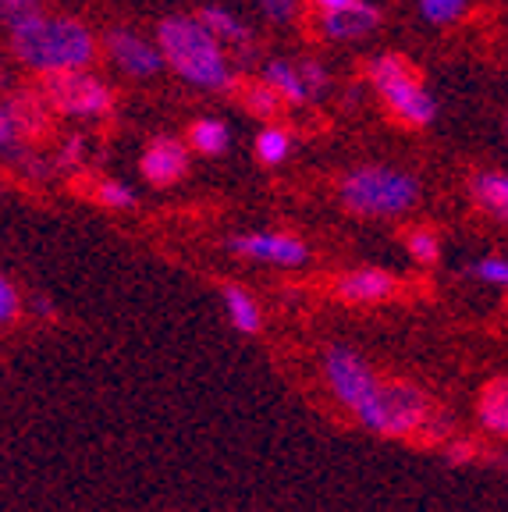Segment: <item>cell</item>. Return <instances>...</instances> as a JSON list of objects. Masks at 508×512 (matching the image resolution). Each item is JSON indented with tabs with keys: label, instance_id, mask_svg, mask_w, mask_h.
<instances>
[{
	"label": "cell",
	"instance_id": "obj_23",
	"mask_svg": "<svg viewBox=\"0 0 508 512\" xmlns=\"http://www.w3.org/2000/svg\"><path fill=\"white\" fill-rule=\"evenodd\" d=\"M405 246H409V256L420 260V264H434L437 253H441V242H437V235L430 232V228H416V232H409Z\"/></svg>",
	"mask_w": 508,
	"mask_h": 512
},
{
	"label": "cell",
	"instance_id": "obj_27",
	"mask_svg": "<svg viewBox=\"0 0 508 512\" xmlns=\"http://www.w3.org/2000/svg\"><path fill=\"white\" fill-rule=\"evenodd\" d=\"M82 160H86V136H68L57 150V168H82Z\"/></svg>",
	"mask_w": 508,
	"mask_h": 512
},
{
	"label": "cell",
	"instance_id": "obj_8",
	"mask_svg": "<svg viewBox=\"0 0 508 512\" xmlns=\"http://www.w3.org/2000/svg\"><path fill=\"white\" fill-rule=\"evenodd\" d=\"M104 47L114 68L121 75H128V79H153V75H160L167 68L157 40H146L135 29H107Z\"/></svg>",
	"mask_w": 508,
	"mask_h": 512
},
{
	"label": "cell",
	"instance_id": "obj_26",
	"mask_svg": "<svg viewBox=\"0 0 508 512\" xmlns=\"http://www.w3.org/2000/svg\"><path fill=\"white\" fill-rule=\"evenodd\" d=\"M256 4H260L263 18L274 25H288L299 11V0H256Z\"/></svg>",
	"mask_w": 508,
	"mask_h": 512
},
{
	"label": "cell",
	"instance_id": "obj_25",
	"mask_svg": "<svg viewBox=\"0 0 508 512\" xmlns=\"http://www.w3.org/2000/svg\"><path fill=\"white\" fill-rule=\"evenodd\" d=\"M299 68H302V79H306V89H310V100H317L320 93L327 89V68L317 61V57H302L299 61Z\"/></svg>",
	"mask_w": 508,
	"mask_h": 512
},
{
	"label": "cell",
	"instance_id": "obj_5",
	"mask_svg": "<svg viewBox=\"0 0 508 512\" xmlns=\"http://www.w3.org/2000/svg\"><path fill=\"white\" fill-rule=\"evenodd\" d=\"M356 420L366 431L384 434V438H405V434L423 431L427 424V399L413 384H381L377 399Z\"/></svg>",
	"mask_w": 508,
	"mask_h": 512
},
{
	"label": "cell",
	"instance_id": "obj_24",
	"mask_svg": "<svg viewBox=\"0 0 508 512\" xmlns=\"http://www.w3.org/2000/svg\"><path fill=\"white\" fill-rule=\"evenodd\" d=\"M473 274H477L484 285L508 288V260H501V256H484V260H477Z\"/></svg>",
	"mask_w": 508,
	"mask_h": 512
},
{
	"label": "cell",
	"instance_id": "obj_15",
	"mask_svg": "<svg viewBox=\"0 0 508 512\" xmlns=\"http://www.w3.org/2000/svg\"><path fill=\"white\" fill-rule=\"evenodd\" d=\"M469 189H473V200H477L487 214L508 221V175L505 171H477L473 182H469Z\"/></svg>",
	"mask_w": 508,
	"mask_h": 512
},
{
	"label": "cell",
	"instance_id": "obj_11",
	"mask_svg": "<svg viewBox=\"0 0 508 512\" xmlns=\"http://www.w3.org/2000/svg\"><path fill=\"white\" fill-rule=\"evenodd\" d=\"M381 25V8L374 0H356L352 8L334 11V15H320V32L334 43H352L363 40Z\"/></svg>",
	"mask_w": 508,
	"mask_h": 512
},
{
	"label": "cell",
	"instance_id": "obj_2",
	"mask_svg": "<svg viewBox=\"0 0 508 512\" xmlns=\"http://www.w3.org/2000/svg\"><path fill=\"white\" fill-rule=\"evenodd\" d=\"M157 47L167 68L196 89L221 93L231 86V64L224 43L203 25L199 15H167L157 22Z\"/></svg>",
	"mask_w": 508,
	"mask_h": 512
},
{
	"label": "cell",
	"instance_id": "obj_20",
	"mask_svg": "<svg viewBox=\"0 0 508 512\" xmlns=\"http://www.w3.org/2000/svg\"><path fill=\"white\" fill-rule=\"evenodd\" d=\"M242 104H246V111L256 114V118H274L285 100L278 96V89H270L263 79H256V82H246V86H242Z\"/></svg>",
	"mask_w": 508,
	"mask_h": 512
},
{
	"label": "cell",
	"instance_id": "obj_16",
	"mask_svg": "<svg viewBox=\"0 0 508 512\" xmlns=\"http://www.w3.org/2000/svg\"><path fill=\"white\" fill-rule=\"evenodd\" d=\"M189 146L203 157H221L231 146V128L221 118H199L189 125Z\"/></svg>",
	"mask_w": 508,
	"mask_h": 512
},
{
	"label": "cell",
	"instance_id": "obj_21",
	"mask_svg": "<svg viewBox=\"0 0 508 512\" xmlns=\"http://www.w3.org/2000/svg\"><path fill=\"white\" fill-rule=\"evenodd\" d=\"M430 25H452L466 15V0H416Z\"/></svg>",
	"mask_w": 508,
	"mask_h": 512
},
{
	"label": "cell",
	"instance_id": "obj_22",
	"mask_svg": "<svg viewBox=\"0 0 508 512\" xmlns=\"http://www.w3.org/2000/svg\"><path fill=\"white\" fill-rule=\"evenodd\" d=\"M96 203L107 210H128L135 207V192L118 178H104V182H96Z\"/></svg>",
	"mask_w": 508,
	"mask_h": 512
},
{
	"label": "cell",
	"instance_id": "obj_30",
	"mask_svg": "<svg viewBox=\"0 0 508 512\" xmlns=\"http://www.w3.org/2000/svg\"><path fill=\"white\" fill-rule=\"evenodd\" d=\"M356 0H313V8L320 11V15H334V11H345L352 8Z\"/></svg>",
	"mask_w": 508,
	"mask_h": 512
},
{
	"label": "cell",
	"instance_id": "obj_19",
	"mask_svg": "<svg viewBox=\"0 0 508 512\" xmlns=\"http://www.w3.org/2000/svg\"><path fill=\"white\" fill-rule=\"evenodd\" d=\"M288 153H292V132L281 125H267L260 128V136H256V157L263 160V164H270V168H278V164H285Z\"/></svg>",
	"mask_w": 508,
	"mask_h": 512
},
{
	"label": "cell",
	"instance_id": "obj_3",
	"mask_svg": "<svg viewBox=\"0 0 508 512\" xmlns=\"http://www.w3.org/2000/svg\"><path fill=\"white\" fill-rule=\"evenodd\" d=\"M338 196L359 217H398L420 200V178L388 164H366L342 178Z\"/></svg>",
	"mask_w": 508,
	"mask_h": 512
},
{
	"label": "cell",
	"instance_id": "obj_9",
	"mask_svg": "<svg viewBox=\"0 0 508 512\" xmlns=\"http://www.w3.org/2000/svg\"><path fill=\"white\" fill-rule=\"evenodd\" d=\"M228 246H231V253L246 256V260H260V264H274V267H299L310 260L306 242L295 239V235H281V232L235 235Z\"/></svg>",
	"mask_w": 508,
	"mask_h": 512
},
{
	"label": "cell",
	"instance_id": "obj_10",
	"mask_svg": "<svg viewBox=\"0 0 508 512\" xmlns=\"http://www.w3.org/2000/svg\"><path fill=\"white\" fill-rule=\"evenodd\" d=\"M139 171L157 189L175 185L189 171V146L175 136H153L150 146L143 150V157H139Z\"/></svg>",
	"mask_w": 508,
	"mask_h": 512
},
{
	"label": "cell",
	"instance_id": "obj_28",
	"mask_svg": "<svg viewBox=\"0 0 508 512\" xmlns=\"http://www.w3.org/2000/svg\"><path fill=\"white\" fill-rule=\"evenodd\" d=\"M18 288H15V281L11 278H4L0 281V320H4V324H11V320L18 317Z\"/></svg>",
	"mask_w": 508,
	"mask_h": 512
},
{
	"label": "cell",
	"instance_id": "obj_6",
	"mask_svg": "<svg viewBox=\"0 0 508 512\" xmlns=\"http://www.w3.org/2000/svg\"><path fill=\"white\" fill-rule=\"evenodd\" d=\"M47 104L64 118L100 121L114 111V89L93 72L50 75L47 79Z\"/></svg>",
	"mask_w": 508,
	"mask_h": 512
},
{
	"label": "cell",
	"instance_id": "obj_17",
	"mask_svg": "<svg viewBox=\"0 0 508 512\" xmlns=\"http://www.w3.org/2000/svg\"><path fill=\"white\" fill-rule=\"evenodd\" d=\"M480 424L487 431L508 438V377H501V381L484 388V395H480Z\"/></svg>",
	"mask_w": 508,
	"mask_h": 512
},
{
	"label": "cell",
	"instance_id": "obj_7",
	"mask_svg": "<svg viewBox=\"0 0 508 512\" xmlns=\"http://www.w3.org/2000/svg\"><path fill=\"white\" fill-rule=\"evenodd\" d=\"M324 377H327V384H331L334 399L342 402L345 409H352V416L363 413V409L377 399V392H381V384H384V381H377L374 370L366 367L363 356L345 349V345H334V349L324 352Z\"/></svg>",
	"mask_w": 508,
	"mask_h": 512
},
{
	"label": "cell",
	"instance_id": "obj_12",
	"mask_svg": "<svg viewBox=\"0 0 508 512\" xmlns=\"http://www.w3.org/2000/svg\"><path fill=\"white\" fill-rule=\"evenodd\" d=\"M334 292L345 303H381V299H388L395 292V278L388 271H377V267H363V271L342 274Z\"/></svg>",
	"mask_w": 508,
	"mask_h": 512
},
{
	"label": "cell",
	"instance_id": "obj_18",
	"mask_svg": "<svg viewBox=\"0 0 508 512\" xmlns=\"http://www.w3.org/2000/svg\"><path fill=\"white\" fill-rule=\"evenodd\" d=\"M221 296H224V306H228L231 324H235L242 335H256V331H260V306H256V299L239 285H228Z\"/></svg>",
	"mask_w": 508,
	"mask_h": 512
},
{
	"label": "cell",
	"instance_id": "obj_29",
	"mask_svg": "<svg viewBox=\"0 0 508 512\" xmlns=\"http://www.w3.org/2000/svg\"><path fill=\"white\" fill-rule=\"evenodd\" d=\"M0 8H4V18H8V25L22 22V18L36 15L40 8V0H0Z\"/></svg>",
	"mask_w": 508,
	"mask_h": 512
},
{
	"label": "cell",
	"instance_id": "obj_14",
	"mask_svg": "<svg viewBox=\"0 0 508 512\" xmlns=\"http://www.w3.org/2000/svg\"><path fill=\"white\" fill-rule=\"evenodd\" d=\"M199 18H203V25L214 32L224 47H239V50L253 47V29H249L235 11L221 8V4H203V8H199Z\"/></svg>",
	"mask_w": 508,
	"mask_h": 512
},
{
	"label": "cell",
	"instance_id": "obj_1",
	"mask_svg": "<svg viewBox=\"0 0 508 512\" xmlns=\"http://www.w3.org/2000/svg\"><path fill=\"white\" fill-rule=\"evenodd\" d=\"M11 47L25 68L50 79V75L89 72L100 40L82 18L36 11V15L11 25Z\"/></svg>",
	"mask_w": 508,
	"mask_h": 512
},
{
	"label": "cell",
	"instance_id": "obj_4",
	"mask_svg": "<svg viewBox=\"0 0 508 512\" xmlns=\"http://www.w3.org/2000/svg\"><path fill=\"white\" fill-rule=\"evenodd\" d=\"M366 75H370V86L381 93L384 107L395 114L402 125L423 128L434 121L437 104L430 89L420 82V75L413 72V64L398 54H377L374 61L366 64Z\"/></svg>",
	"mask_w": 508,
	"mask_h": 512
},
{
	"label": "cell",
	"instance_id": "obj_13",
	"mask_svg": "<svg viewBox=\"0 0 508 512\" xmlns=\"http://www.w3.org/2000/svg\"><path fill=\"white\" fill-rule=\"evenodd\" d=\"M263 82L270 89H278V96L285 104L302 107L310 104V89H306V79H302V68L299 61H285V57H274V61L263 64Z\"/></svg>",
	"mask_w": 508,
	"mask_h": 512
}]
</instances>
